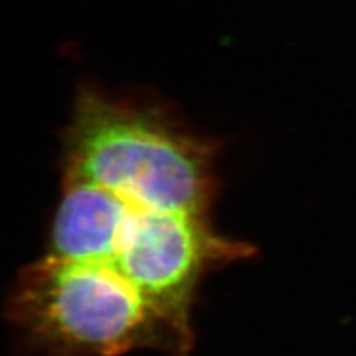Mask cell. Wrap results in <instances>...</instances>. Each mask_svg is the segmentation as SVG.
Segmentation results:
<instances>
[{
    "instance_id": "obj_1",
    "label": "cell",
    "mask_w": 356,
    "mask_h": 356,
    "mask_svg": "<svg viewBox=\"0 0 356 356\" xmlns=\"http://www.w3.org/2000/svg\"><path fill=\"white\" fill-rule=\"evenodd\" d=\"M113 192L141 209L204 214L213 192L209 154L163 122L85 95L73 122L69 178Z\"/></svg>"
},
{
    "instance_id": "obj_2",
    "label": "cell",
    "mask_w": 356,
    "mask_h": 356,
    "mask_svg": "<svg viewBox=\"0 0 356 356\" xmlns=\"http://www.w3.org/2000/svg\"><path fill=\"white\" fill-rule=\"evenodd\" d=\"M15 319L64 349L111 356L154 343L166 322L113 267L49 257L22 277L13 298Z\"/></svg>"
},
{
    "instance_id": "obj_3",
    "label": "cell",
    "mask_w": 356,
    "mask_h": 356,
    "mask_svg": "<svg viewBox=\"0 0 356 356\" xmlns=\"http://www.w3.org/2000/svg\"><path fill=\"white\" fill-rule=\"evenodd\" d=\"M248 252L247 245L216 236L204 214L134 205L110 266L187 344L188 309L200 275L211 264Z\"/></svg>"
},
{
    "instance_id": "obj_4",
    "label": "cell",
    "mask_w": 356,
    "mask_h": 356,
    "mask_svg": "<svg viewBox=\"0 0 356 356\" xmlns=\"http://www.w3.org/2000/svg\"><path fill=\"white\" fill-rule=\"evenodd\" d=\"M132 208L127 199L104 187L67 181L54 222V255L110 266Z\"/></svg>"
}]
</instances>
